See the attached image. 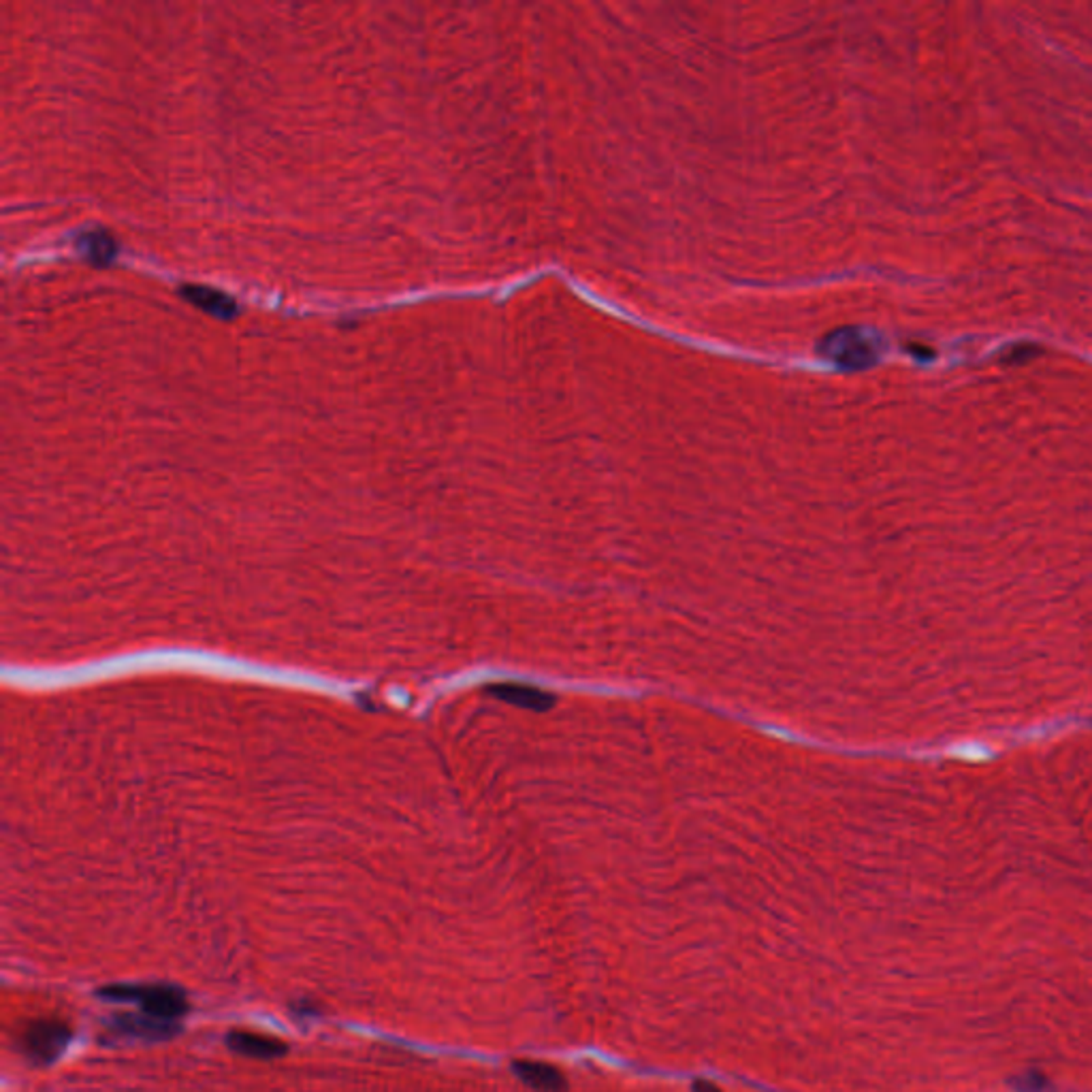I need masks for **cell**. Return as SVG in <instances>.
<instances>
[{
  "label": "cell",
  "instance_id": "6da1fadb",
  "mask_svg": "<svg viewBox=\"0 0 1092 1092\" xmlns=\"http://www.w3.org/2000/svg\"><path fill=\"white\" fill-rule=\"evenodd\" d=\"M101 996L114 1003H135L141 1014L165 1020L171 1024H180V1020L189 1014V998L167 983H119L108 985L101 990Z\"/></svg>",
  "mask_w": 1092,
  "mask_h": 1092
},
{
  "label": "cell",
  "instance_id": "7a4b0ae2",
  "mask_svg": "<svg viewBox=\"0 0 1092 1092\" xmlns=\"http://www.w3.org/2000/svg\"><path fill=\"white\" fill-rule=\"evenodd\" d=\"M71 1042V1029L60 1020H35L20 1033V1048L39 1064L56 1060Z\"/></svg>",
  "mask_w": 1092,
  "mask_h": 1092
},
{
  "label": "cell",
  "instance_id": "3957f363",
  "mask_svg": "<svg viewBox=\"0 0 1092 1092\" xmlns=\"http://www.w3.org/2000/svg\"><path fill=\"white\" fill-rule=\"evenodd\" d=\"M226 1044L237 1054L250 1058H277L286 1052V1046L279 1039L250 1031H233L226 1037Z\"/></svg>",
  "mask_w": 1092,
  "mask_h": 1092
},
{
  "label": "cell",
  "instance_id": "277c9868",
  "mask_svg": "<svg viewBox=\"0 0 1092 1092\" xmlns=\"http://www.w3.org/2000/svg\"><path fill=\"white\" fill-rule=\"evenodd\" d=\"M182 297L186 301H191L193 305H196L198 310L207 312L209 316L222 318V321H229V318H233L237 314V303L233 301V297H229L226 292L216 290V288L195 286V284L182 286Z\"/></svg>",
  "mask_w": 1092,
  "mask_h": 1092
},
{
  "label": "cell",
  "instance_id": "5b68a950",
  "mask_svg": "<svg viewBox=\"0 0 1092 1092\" xmlns=\"http://www.w3.org/2000/svg\"><path fill=\"white\" fill-rule=\"evenodd\" d=\"M116 1024L114 1027L124 1033V1035H130V1037H139V1039H156V1042H161V1039H169L171 1035H176L180 1024H171V1022H165V1020H158V1018H152V1016H145V1014H122L117 1016L114 1020Z\"/></svg>",
  "mask_w": 1092,
  "mask_h": 1092
},
{
  "label": "cell",
  "instance_id": "8992f818",
  "mask_svg": "<svg viewBox=\"0 0 1092 1092\" xmlns=\"http://www.w3.org/2000/svg\"><path fill=\"white\" fill-rule=\"evenodd\" d=\"M79 246H82L86 259L95 265H108L116 255V242L112 239V235H108L105 231L86 233L82 239H79Z\"/></svg>",
  "mask_w": 1092,
  "mask_h": 1092
},
{
  "label": "cell",
  "instance_id": "52a82bcc",
  "mask_svg": "<svg viewBox=\"0 0 1092 1092\" xmlns=\"http://www.w3.org/2000/svg\"><path fill=\"white\" fill-rule=\"evenodd\" d=\"M498 694L506 700H510V702L523 704V707H527V709H544L546 704L551 702V698L544 696L540 689H529V687L504 685V687L498 689Z\"/></svg>",
  "mask_w": 1092,
  "mask_h": 1092
}]
</instances>
